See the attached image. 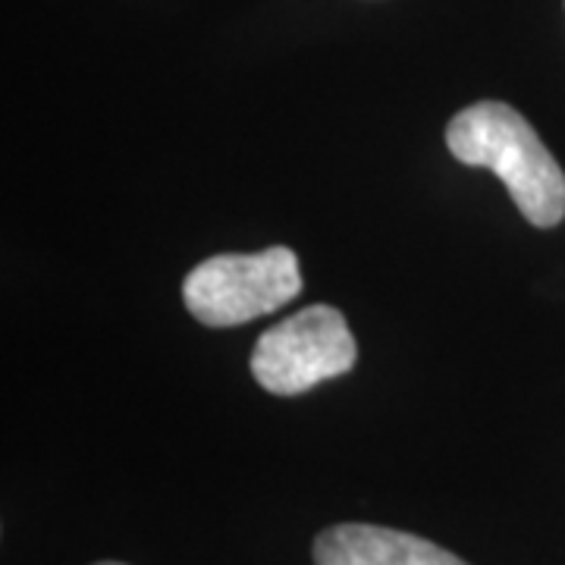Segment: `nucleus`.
Masks as SVG:
<instances>
[{"label": "nucleus", "mask_w": 565, "mask_h": 565, "mask_svg": "<svg viewBox=\"0 0 565 565\" xmlns=\"http://www.w3.org/2000/svg\"><path fill=\"white\" fill-rule=\"evenodd\" d=\"M446 148L459 163L497 173L527 223L550 230L565 217L563 167L515 107L503 102L465 107L446 126Z\"/></svg>", "instance_id": "obj_1"}, {"label": "nucleus", "mask_w": 565, "mask_h": 565, "mask_svg": "<svg viewBox=\"0 0 565 565\" xmlns=\"http://www.w3.org/2000/svg\"><path fill=\"white\" fill-rule=\"evenodd\" d=\"M302 292L299 258L286 245L255 255H214L189 270L182 299L204 327H239L289 305Z\"/></svg>", "instance_id": "obj_2"}, {"label": "nucleus", "mask_w": 565, "mask_h": 565, "mask_svg": "<svg viewBox=\"0 0 565 565\" xmlns=\"http://www.w3.org/2000/svg\"><path fill=\"white\" fill-rule=\"evenodd\" d=\"M355 359L359 345L343 315L330 305H308L258 337L252 374L267 393L299 396L349 374Z\"/></svg>", "instance_id": "obj_3"}, {"label": "nucleus", "mask_w": 565, "mask_h": 565, "mask_svg": "<svg viewBox=\"0 0 565 565\" xmlns=\"http://www.w3.org/2000/svg\"><path fill=\"white\" fill-rule=\"evenodd\" d=\"M315 565H468L434 541L381 525H333L315 541Z\"/></svg>", "instance_id": "obj_4"}, {"label": "nucleus", "mask_w": 565, "mask_h": 565, "mask_svg": "<svg viewBox=\"0 0 565 565\" xmlns=\"http://www.w3.org/2000/svg\"><path fill=\"white\" fill-rule=\"evenodd\" d=\"M98 565H122V563H98Z\"/></svg>", "instance_id": "obj_5"}]
</instances>
